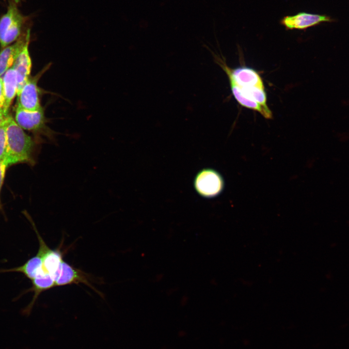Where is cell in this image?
Segmentation results:
<instances>
[{
	"label": "cell",
	"mask_w": 349,
	"mask_h": 349,
	"mask_svg": "<svg viewBox=\"0 0 349 349\" xmlns=\"http://www.w3.org/2000/svg\"><path fill=\"white\" fill-rule=\"evenodd\" d=\"M7 146L4 159L8 166L18 163H35V140L27 134L10 115L5 123Z\"/></svg>",
	"instance_id": "6da1fadb"
},
{
	"label": "cell",
	"mask_w": 349,
	"mask_h": 349,
	"mask_svg": "<svg viewBox=\"0 0 349 349\" xmlns=\"http://www.w3.org/2000/svg\"><path fill=\"white\" fill-rule=\"evenodd\" d=\"M9 115L10 114L6 115L3 113L0 112V126L5 124Z\"/></svg>",
	"instance_id": "e0dca14e"
},
{
	"label": "cell",
	"mask_w": 349,
	"mask_h": 349,
	"mask_svg": "<svg viewBox=\"0 0 349 349\" xmlns=\"http://www.w3.org/2000/svg\"><path fill=\"white\" fill-rule=\"evenodd\" d=\"M29 221L32 222L38 239L39 249L37 253L41 256L43 269L51 276L55 282L59 276L61 265L63 260V253L59 249L50 248L38 233L31 218H30Z\"/></svg>",
	"instance_id": "8992f818"
},
{
	"label": "cell",
	"mask_w": 349,
	"mask_h": 349,
	"mask_svg": "<svg viewBox=\"0 0 349 349\" xmlns=\"http://www.w3.org/2000/svg\"><path fill=\"white\" fill-rule=\"evenodd\" d=\"M8 165L4 159H0V209H1L0 192L4 182L5 173Z\"/></svg>",
	"instance_id": "9a60e30c"
},
{
	"label": "cell",
	"mask_w": 349,
	"mask_h": 349,
	"mask_svg": "<svg viewBox=\"0 0 349 349\" xmlns=\"http://www.w3.org/2000/svg\"><path fill=\"white\" fill-rule=\"evenodd\" d=\"M6 146L7 137L5 124L0 126V159H4L5 157Z\"/></svg>",
	"instance_id": "5bb4252c"
},
{
	"label": "cell",
	"mask_w": 349,
	"mask_h": 349,
	"mask_svg": "<svg viewBox=\"0 0 349 349\" xmlns=\"http://www.w3.org/2000/svg\"><path fill=\"white\" fill-rule=\"evenodd\" d=\"M4 103V99L2 87V79L1 77H0V112L3 113V114H4L3 111Z\"/></svg>",
	"instance_id": "2e32d148"
},
{
	"label": "cell",
	"mask_w": 349,
	"mask_h": 349,
	"mask_svg": "<svg viewBox=\"0 0 349 349\" xmlns=\"http://www.w3.org/2000/svg\"><path fill=\"white\" fill-rule=\"evenodd\" d=\"M29 42L24 47L12 66L17 76V94L31 77L32 63L29 50Z\"/></svg>",
	"instance_id": "30bf717a"
},
{
	"label": "cell",
	"mask_w": 349,
	"mask_h": 349,
	"mask_svg": "<svg viewBox=\"0 0 349 349\" xmlns=\"http://www.w3.org/2000/svg\"><path fill=\"white\" fill-rule=\"evenodd\" d=\"M334 21L333 18L325 15L300 12L294 15L283 17L280 23L287 30H305L322 23Z\"/></svg>",
	"instance_id": "52a82bcc"
},
{
	"label": "cell",
	"mask_w": 349,
	"mask_h": 349,
	"mask_svg": "<svg viewBox=\"0 0 349 349\" xmlns=\"http://www.w3.org/2000/svg\"><path fill=\"white\" fill-rule=\"evenodd\" d=\"M15 3H10L7 12L0 19V45L2 48L16 41L22 34L25 18Z\"/></svg>",
	"instance_id": "3957f363"
},
{
	"label": "cell",
	"mask_w": 349,
	"mask_h": 349,
	"mask_svg": "<svg viewBox=\"0 0 349 349\" xmlns=\"http://www.w3.org/2000/svg\"><path fill=\"white\" fill-rule=\"evenodd\" d=\"M32 287L30 291L34 292L32 300L26 309V313L30 312L39 295L43 292L55 287V282L51 276L44 270L32 280Z\"/></svg>",
	"instance_id": "7c38bea8"
},
{
	"label": "cell",
	"mask_w": 349,
	"mask_h": 349,
	"mask_svg": "<svg viewBox=\"0 0 349 349\" xmlns=\"http://www.w3.org/2000/svg\"><path fill=\"white\" fill-rule=\"evenodd\" d=\"M90 281L89 274L63 260L61 265L59 276L55 281V286L83 284L100 294L93 286Z\"/></svg>",
	"instance_id": "ba28073f"
},
{
	"label": "cell",
	"mask_w": 349,
	"mask_h": 349,
	"mask_svg": "<svg viewBox=\"0 0 349 349\" xmlns=\"http://www.w3.org/2000/svg\"><path fill=\"white\" fill-rule=\"evenodd\" d=\"M50 66L51 63H49L35 76L30 77L17 94V107L29 111H36L42 107L40 103V90L38 82Z\"/></svg>",
	"instance_id": "5b68a950"
},
{
	"label": "cell",
	"mask_w": 349,
	"mask_h": 349,
	"mask_svg": "<svg viewBox=\"0 0 349 349\" xmlns=\"http://www.w3.org/2000/svg\"><path fill=\"white\" fill-rule=\"evenodd\" d=\"M2 87L4 99L3 113L9 115L10 107L17 95V80L16 71L12 67L8 69L3 75Z\"/></svg>",
	"instance_id": "8fae6325"
},
{
	"label": "cell",
	"mask_w": 349,
	"mask_h": 349,
	"mask_svg": "<svg viewBox=\"0 0 349 349\" xmlns=\"http://www.w3.org/2000/svg\"><path fill=\"white\" fill-rule=\"evenodd\" d=\"M30 33L28 30L22 34L16 42L2 48L0 52V77L12 67L16 59L25 45L30 42Z\"/></svg>",
	"instance_id": "9c48e42d"
},
{
	"label": "cell",
	"mask_w": 349,
	"mask_h": 349,
	"mask_svg": "<svg viewBox=\"0 0 349 349\" xmlns=\"http://www.w3.org/2000/svg\"><path fill=\"white\" fill-rule=\"evenodd\" d=\"M43 270L42 259L40 255L37 253L35 255L28 260L23 265L12 269L0 270V272H20L32 281Z\"/></svg>",
	"instance_id": "4fadbf2b"
},
{
	"label": "cell",
	"mask_w": 349,
	"mask_h": 349,
	"mask_svg": "<svg viewBox=\"0 0 349 349\" xmlns=\"http://www.w3.org/2000/svg\"><path fill=\"white\" fill-rule=\"evenodd\" d=\"M194 187L197 192L205 198H213L223 190L224 182L222 175L217 171L204 169L199 172L194 180Z\"/></svg>",
	"instance_id": "277c9868"
},
{
	"label": "cell",
	"mask_w": 349,
	"mask_h": 349,
	"mask_svg": "<svg viewBox=\"0 0 349 349\" xmlns=\"http://www.w3.org/2000/svg\"><path fill=\"white\" fill-rule=\"evenodd\" d=\"M15 121L23 129L33 132L37 142L44 137L50 142L55 141L56 132L47 125V120L42 107L36 111H29L16 107Z\"/></svg>",
	"instance_id": "7a4b0ae2"
},
{
	"label": "cell",
	"mask_w": 349,
	"mask_h": 349,
	"mask_svg": "<svg viewBox=\"0 0 349 349\" xmlns=\"http://www.w3.org/2000/svg\"><path fill=\"white\" fill-rule=\"evenodd\" d=\"M14 0V1H15V2H19V0Z\"/></svg>",
	"instance_id": "ac0fdd59"
}]
</instances>
